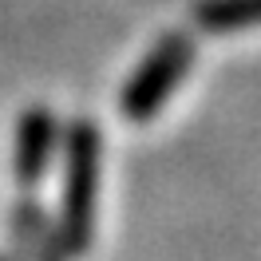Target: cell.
I'll list each match as a JSON object with an SVG mask.
<instances>
[{"instance_id":"6da1fadb","label":"cell","mask_w":261,"mask_h":261,"mask_svg":"<svg viewBox=\"0 0 261 261\" xmlns=\"http://www.w3.org/2000/svg\"><path fill=\"white\" fill-rule=\"evenodd\" d=\"M194 60V48H190V40L186 36H166L159 48L150 51V60L139 71H135V80L127 83V91L119 99V107L127 119L135 123H147L154 115L163 111L166 95L178 87V80L186 75V67Z\"/></svg>"},{"instance_id":"7a4b0ae2","label":"cell","mask_w":261,"mask_h":261,"mask_svg":"<svg viewBox=\"0 0 261 261\" xmlns=\"http://www.w3.org/2000/svg\"><path fill=\"white\" fill-rule=\"evenodd\" d=\"M95 182H99V135L87 123L71 127L67 139V194H64V229L71 245L87 242L95 218Z\"/></svg>"},{"instance_id":"277c9868","label":"cell","mask_w":261,"mask_h":261,"mask_svg":"<svg viewBox=\"0 0 261 261\" xmlns=\"http://www.w3.org/2000/svg\"><path fill=\"white\" fill-rule=\"evenodd\" d=\"M198 20L210 32L249 28V24H261V0H206L198 8Z\"/></svg>"},{"instance_id":"3957f363","label":"cell","mask_w":261,"mask_h":261,"mask_svg":"<svg viewBox=\"0 0 261 261\" xmlns=\"http://www.w3.org/2000/svg\"><path fill=\"white\" fill-rule=\"evenodd\" d=\"M51 150V119L44 111H28L20 123V143H16V174L24 182H36L48 163Z\"/></svg>"}]
</instances>
